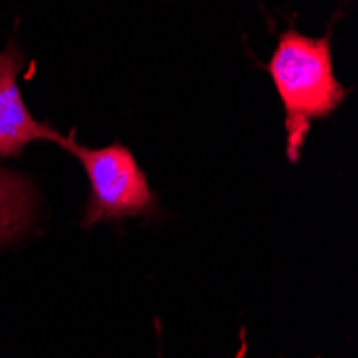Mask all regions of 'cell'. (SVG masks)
<instances>
[{
	"label": "cell",
	"instance_id": "1",
	"mask_svg": "<svg viewBox=\"0 0 358 358\" xmlns=\"http://www.w3.org/2000/svg\"><path fill=\"white\" fill-rule=\"evenodd\" d=\"M268 73L285 110L287 159L296 164L313 120L331 116L348 90L337 82L331 56V35L305 37L289 28L277 41Z\"/></svg>",
	"mask_w": 358,
	"mask_h": 358
},
{
	"label": "cell",
	"instance_id": "3",
	"mask_svg": "<svg viewBox=\"0 0 358 358\" xmlns=\"http://www.w3.org/2000/svg\"><path fill=\"white\" fill-rule=\"evenodd\" d=\"M22 69V54L15 45L0 52V157H17L30 142H56L64 146L62 138L48 122H39L28 112L17 73Z\"/></svg>",
	"mask_w": 358,
	"mask_h": 358
},
{
	"label": "cell",
	"instance_id": "2",
	"mask_svg": "<svg viewBox=\"0 0 358 358\" xmlns=\"http://www.w3.org/2000/svg\"><path fill=\"white\" fill-rule=\"evenodd\" d=\"M62 148L78 157L90 182L84 225L148 217L157 210V195L144 170L122 144L88 148L67 138Z\"/></svg>",
	"mask_w": 358,
	"mask_h": 358
}]
</instances>
